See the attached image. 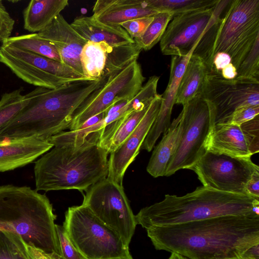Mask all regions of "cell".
Here are the masks:
<instances>
[{
  "label": "cell",
  "instance_id": "60d3db41",
  "mask_svg": "<svg viewBox=\"0 0 259 259\" xmlns=\"http://www.w3.org/2000/svg\"><path fill=\"white\" fill-rule=\"evenodd\" d=\"M131 100H121L114 103L105 111V117L118 111L124 107Z\"/></svg>",
  "mask_w": 259,
  "mask_h": 259
},
{
  "label": "cell",
  "instance_id": "2e32d148",
  "mask_svg": "<svg viewBox=\"0 0 259 259\" xmlns=\"http://www.w3.org/2000/svg\"><path fill=\"white\" fill-rule=\"evenodd\" d=\"M162 101L161 95L152 102L144 116L126 140L114 151L110 153L108 161L107 178L122 185L125 172L135 159L142 145L159 112Z\"/></svg>",
  "mask_w": 259,
  "mask_h": 259
},
{
  "label": "cell",
  "instance_id": "8992f818",
  "mask_svg": "<svg viewBox=\"0 0 259 259\" xmlns=\"http://www.w3.org/2000/svg\"><path fill=\"white\" fill-rule=\"evenodd\" d=\"M231 0H219L211 8L175 15L168 23L160 40L165 55L199 57L209 72L212 70L215 41L223 20L221 14Z\"/></svg>",
  "mask_w": 259,
  "mask_h": 259
},
{
  "label": "cell",
  "instance_id": "f6af8a7d",
  "mask_svg": "<svg viewBox=\"0 0 259 259\" xmlns=\"http://www.w3.org/2000/svg\"><path fill=\"white\" fill-rule=\"evenodd\" d=\"M226 259H239L238 257H233V258H226Z\"/></svg>",
  "mask_w": 259,
  "mask_h": 259
},
{
  "label": "cell",
  "instance_id": "d4e9b609",
  "mask_svg": "<svg viewBox=\"0 0 259 259\" xmlns=\"http://www.w3.org/2000/svg\"><path fill=\"white\" fill-rule=\"evenodd\" d=\"M208 72L207 66L202 59L192 55L180 80L175 104L184 105L200 95Z\"/></svg>",
  "mask_w": 259,
  "mask_h": 259
},
{
  "label": "cell",
  "instance_id": "4fadbf2b",
  "mask_svg": "<svg viewBox=\"0 0 259 259\" xmlns=\"http://www.w3.org/2000/svg\"><path fill=\"white\" fill-rule=\"evenodd\" d=\"M200 95L212 107L214 125L227 123L238 109L259 106V79L236 77L228 80L220 73L209 72Z\"/></svg>",
  "mask_w": 259,
  "mask_h": 259
},
{
  "label": "cell",
  "instance_id": "836d02e7",
  "mask_svg": "<svg viewBox=\"0 0 259 259\" xmlns=\"http://www.w3.org/2000/svg\"><path fill=\"white\" fill-rule=\"evenodd\" d=\"M153 17L137 18L122 23L120 26L129 35L135 39L140 37L153 19Z\"/></svg>",
  "mask_w": 259,
  "mask_h": 259
},
{
  "label": "cell",
  "instance_id": "ac0fdd59",
  "mask_svg": "<svg viewBox=\"0 0 259 259\" xmlns=\"http://www.w3.org/2000/svg\"><path fill=\"white\" fill-rule=\"evenodd\" d=\"M192 53L193 51L184 57L171 56L169 81L161 95L162 101L159 112L142 144V149L150 152L161 134L164 133L169 127L177 90Z\"/></svg>",
  "mask_w": 259,
  "mask_h": 259
},
{
  "label": "cell",
  "instance_id": "ee69618b",
  "mask_svg": "<svg viewBox=\"0 0 259 259\" xmlns=\"http://www.w3.org/2000/svg\"><path fill=\"white\" fill-rule=\"evenodd\" d=\"M110 259H133L132 256L130 257H118V258H113Z\"/></svg>",
  "mask_w": 259,
  "mask_h": 259
},
{
  "label": "cell",
  "instance_id": "cb8c5ba5",
  "mask_svg": "<svg viewBox=\"0 0 259 259\" xmlns=\"http://www.w3.org/2000/svg\"><path fill=\"white\" fill-rule=\"evenodd\" d=\"M68 5V0H32L23 11L24 28L37 33Z\"/></svg>",
  "mask_w": 259,
  "mask_h": 259
},
{
  "label": "cell",
  "instance_id": "f35d334b",
  "mask_svg": "<svg viewBox=\"0 0 259 259\" xmlns=\"http://www.w3.org/2000/svg\"><path fill=\"white\" fill-rule=\"evenodd\" d=\"M238 258L239 259H259V243L246 249Z\"/></svg>",
  "mask_w": 259,
  "mask_h": 259
},
{
  "label": "cell",
  "instance_id": "83f0119b",
  "mask_svg": "<svg viewBox=\"0 0 259 259\" xmlns=\"http://www.w3.org/2000/svg\"><path fill=\"white\" fill-rule=\"evenodd\" d=\"M147 5L159 12L167 11L174 16L198 10L211 8L219 0H146ZM173 16V17H174Z\"/></svg>",
  "mask_w": 259,
  "mask_h": 259
},
{
  "label": "cell",
  "instance_id": "e575fe53",
  "mask_svg": "<svg viewBox=\"0 0 259 259\" xmlns=\"http://www.w3.org/2000/svg\"><path fill=\"white\" fill-rule=\"evenodd\" d=\"M14 24V20L0 0V42L3 43L11 37Z\"/></svg>",
  "mask_w": 259,
  "mask_h": 259
},
{
  "label": "cell",
  "instance_id": "d6a6232c",
  "mask_svg": "<svg viewBox=\"0 0 259 259\" xmlns=\"http://www.w3.org/2000/svg\"><path fill=\"white\" fill-rule=\"evenodd\" d=\"M61 253V259H84L69 239L63 226L55 225Z\"/></svg>",
  "mask_w": 259,
  "mask_h": 259
},
{
  "label": "cell",
  "instance_id": "4316f807",
  "mask_svg": "<svg viewBox=\"0 0 259 259\" xmlns=\"http://www.w3.org/2000/svg\"><path fill=\"white\" fill-rule=\"evenodd\" d=\"M22 89L19 88L4 93L0 100V130L9 122L30 102L33 91L22 94Z\"/></svg>",
  "mask_w": 259,
  "mask_h": 259
},
{
  "label": "cell",
  "instance_id": "e0dca14e",
  "mask_svg": "<svg viewBox=\"0 0 259 259\" xmlns=\"http://www.w3.org/2000/svg\"><path fill=\"white\" fill-rule=\"evenodd\" d=\"M37 34L55 47L63 64L83 75L80 55L88 40L77 33L61 14Z\"/></svg>",
  "mask_w": 259,
  "mask_h": 259
},
{
  "label": "cell",
  "instance_id": "d590c367",
  "mask_svg": "<svg viewBox=\"0 0 259 259\" xmlns=\"http://www.w3.org/2000/svg\"><path fill=\"white\" fill-rule=\"evenodd\" d=\"M258 115L259 106L244 107L235 111L228 123L240 125L244 122L251 120Z\"/></svg>",
  "mask_w": 259,
  "mask_h": 259
},
{
  "label": "cell",
  "instance_id": "484cf974",
  "mask_svg": "<svg viewBox=\"0 0 259 259\" xmlns=\"http://www.w3.org/2000/svg\"><path fill=\"white\" fill-rule=\"evenodd\" d=\"M3 42L62 63L55 47L49 41L39 37L37 33L11 36Z\"/></svg>",
  "mask_w": 259,
  "mask_h": 259
},
{
  "label": "cell",
  "instance_id": "8d00e7d4",
  "mask_svg": "<svg viewBox=\"0 0 259 259\" xmlns=\"http://www.w3.org/2000/svg\"><path fill=\"white\" fill-rule=\"evenodd\" d=\"M231 63L230 56L223 52L216 53L212 61V71L221 74V70Z\"/></svg>",
  "mask_w": 259,
  "mask_h": 259
},
{
  "label": "cell",
  "instance_id": "7402d4cb",
  "mask_svg": "<svg viewBox=\"0 0 259 259\" xmlns=\"http://www.w3.org/2000/svg\"><path fill=\"white\" fill-rule=\"evenodd\" d=\"M70 25L88 41L105 42L113 46L135 42L134 39L121 26L104 24L98 21L92 16L78 17Z\"/></svg>",
  "mask_w": 259,
  "mask_h": 259
},
{
  "label": "cell",
  "instance_id": "7bdbcfd3",
  "mask_svg": "<svg viewBox=\"0 0 259 259\" xmlns=\"http://www.w3.org/2000/svg\"><path fill=\"white\" fill-rule=\"evenodd\" d=\"M167 259H190L176 252H171L170 256Z\"/></svg>",
  "mask_w": 259,
  "mask_h": 259
},
{
  "label": "cell",
  "instance_id": "52a82bcc",
  "mask_svg": "<svg viewBox=\"0 0 259 259\" xmlns=\"http://www.w3.org/2000/svg\"><path fill=\"white\" fill-rule=\"evenodd\" d=\"M84 259H110L132 256L120 236L85 206H73L65 213L63 225Z\"/></svg>",
  "mask_w": 259,
  "mask_h": 259
},
{
  "label": "cell",
  "instance_id": "9a60e30c",
  "mask_svg": "<svg viewBox=\"0 0 259 259\" xmlns=\"http://www.w3.org/2000/svg\"><path fill=\"white\" fill-rule=\"evenodd\" d=\"M141 51L135 42L113 46L105 42L88 41L80 55L83 74L89 79L107 78L137 60Z\"/></svg>",
  "mask_w": 259,
  "mask_h": 259
},
{
  "label": "cell",
  "instance_id": "30bf717a",
  "mask_svg": "<svg viewBox=\"0 0 259 259\" xmlns=\"http://www.w3.org/2000/svg\"><path fill=\"white\" fill-rule=\"evenodd\" d=\"M0 62L24 81L47 89H55L70 81L89 79L58 61L3 42Z\"/></svg>",
  "mask_w": 259,
  "mask_h": 259
},
{
  "label": "cell",
  "instance_id": "ba28073f",
  "mask_svg": "<svg viewBox=\"0 0 259 259\" xmlns=\"http://www.w3.org/2000/svg\"><path fill=\"white\" fill-rule=\"evenodd\" d=\"M227 8L213 54H228L237 69L259 38V0H231Z\"/></svg>",
  "mask_w": 259,
  "mask_h": 259
},
{
  "label": "cell",
  "instance_id": "b9f144b4",
  "mask_svg": "<svg viewBox=\"0 0 259 259\" xmlns=\"http://www.w3.org/2000/svg\"><path fill=\"white\" fill-rule=\"evenodd\" d=\"M221 75L226 79L231 80L234 79L237 75V69L231 63L221 70Z\"/></svg>",
  "mask_w": 259,
  "mask_h": 259
},
{
  "label": "cell",
  "instance_id": "ffe728a7",
  "mask_svg": "<svg viewBox=\"0 0 259 259\" xmlns=\"http://www.w3.org/2000/svg\"><path fill=\"white\" fill-rule=\"evenodd\" d=\"M92 17L104 24L118 26L131 20L153 17L159 11L149 7L146 1L98 0L93 9Z\"/></svg>",
  "mask_w": 259,
  "mask_h": 259
},
{
  "label": "cell",
  "instance_id": "603a6c76",
  "mask_svg": "<svg viewBox=\"0 0 259 259\" xmlns=\"http://www.w3.org/2000/svg\"><path fill=\"white\" fill-rule=\"evenodd\" d=\"M182 114L174 120L155 147L147 166L154 178L165 176L167 166L178 147L182 132Z\"/></svg>",
  "mask_w": 259,
  "mask_h": 259
},
{
  "label": "cell",
  "instance_id": "44dd1931",
  "mask_svg": "<svg viewBox=\"0 0 259 259\" xmlns=\"http://www.w3.org/2000/svg\"><path fill=\"white\" fill-rule=\"evenodd\" d=\"M205 149L206 151L235 157L252 156L240 125L230 123L214 125L207 140Z\"/></svg>",
  "mask_w": 259,
  "mask_h": 259
},
{
  "label": "cell",
  "instance_id": "7c38bea8",
  "mask_svg": "<svg viewBox=\"0 0 259 259\" xmlns=\"http://www.w3.org/2000/svg\"><path fill=\"white\" fill-rule=\"evenodd\" d=\"M145 79L137 60L111 74L75 110L68 129H78L88 119L105 112L117 101L131 100L142 88Z\"/></svg>",
  "mask_w": 259,
  "mask_h": 259
},
{
  "label": "cell",
  "instance_id": "6da1fadb",
  "mask_svg": "<svg viewBox=\"0 0 259 259\" xmlns=\"http://www.w3.org/2000/svg\"><path fill=\"white\" fill-rule=\"evenodd\" d=\"M146 230L157 250L190 259L238 257L259 243V216H221Z\"/></svg>",
  "mask_w": 259,
  "mask_h": 259
},
{
  "label": "cell",
  "instance_id": "f1b7e54d",
  "mask_svg": "<svg viewBox=\"0 0 259 259\" xmlns=\"http://www.w3.org/2000/svg\"><path fill=\"white\" fill-rule=\"evenodd\" d=\"M173 16L171 13L167 11L160 12L154 15L144 33L134 39L135 42L142 50L148 51L152 49L160 40Z\"/></svg>",
  "mask_w": 259,
  "mask_h": 259
},
{
  "label": "cell",
  "instance_id": "9c48e42d",
  "mask_svg": "<svg viewBox=\"0 0 259 259\" xmlns=\"http://www.w3.org/2000/svg\"><path fill=\"white\" fill-rule=\"evenodd\" d=\"M182 132L165 176L181 169H191L206 152L205 144L214 125L212 107L201 95L183 105Z\"/></svg>",
  "mask_w": 259,
  "mask_h": 259
},
{
  "label": "cell",
  "instance_id": "74e56055",
  "mask_svg": "<svg viewBox=\"0 0 259 259\" xmlns=\"http://www.w3.org/2000/svg\"><path fill=\"white\" fill-rule=\"evenodd\" d=\"M245 192L249 196L259 199V170L253 173L246 183Z\"/></svg>",
  "mask_w": 259,
  "mask_h": 259
},
{
  "label": "cell",
  "instance_id": "4dcf8cb0",
  "mask_svg": "<svg viewBox=\"0 0 259 259\" xmlns=\"http://www.w3.org/2000/svg\"><path fill=\"white\" fill-rule=\"evenodd\" d=\"M236 77L255 78L259 79V38L237 69Z\"/></svg>",
  "mask_w": 259,
  "mask_h": 259
},
{
  "label": "cell",
  "instance_id": "ab89813d",
  "mask_svg": "<svg viewBox=\"0 0 259 259\" xmlns=\"http://www.w3.org/2000/svg\"><path fill=\"white\" fill-rule=\"evenodd\" d=\"M27 250L30 259H57L41 250L27 245Z\"/></svg>",
  "mask_w": 259,
  "mask_h": 259
},
{
  "label": "cell",
  "instance_id": "f546056e",
  "mask_svg": "<svg viewBox=\"0 0 259 259\" xmlns=\"http://www.w3.org/2000/svg\"><path fill=\"white\" fill-rule=\"evenodd\" d=\"M0 259H30L27 245L20 236L0 231Z\"/></svg>",
  "mask_w": 259,
  "mask_h": 259
},
{
  "label": "cell",
  "instance_id": "7a4b0ae2",
  "mask_svg": "<svg viewBox=\"0 0 259 259\" xmlns=\"http://www.w3.org/2000/svg\"><path fill=\"white\" fill-rule=\"evenodd\" d=\"M107 78L74 80L53 89L36 87L29 103L0 130V141L31 137L48 141L69 128L75 110Z\"/></svg>",
  "mask_w": 259,
  "mask_h": 259
},
{
  "label": "cell",
  "instance_id": "5b68a950",
  "mask_svg": "<svg viewBox=\"0 0 259 259\" xmlns=\"http://www.w3.org/2000/svg\"><path fill=\"white\" fill-rule=\"evenodd\" d=\"M56 219L45 194L26 186H0V231L17 234L28 245L61 259Z\"/></svg>",
  "mask_w": 259,
  "mask_h": 259
},
{
  "label": "cell",
  "instance_id": "1f68e13d",
  "mask_svg": "<svg viewBox=\"0 0 259 259\" xmlns=\"http://www.w3.org/2000/svg\"><path fill=\"white\" fill-rule=\"evenodd\" d=\"M251 155L259 151V115L240 125Z\"/></svg>",
  "mask_w": 259,
  "mask_h": 259
},
{
  "label": "cell",
  "instance_id": "3957f363",
  "mask_svg": "<svg viewBox=\"0 0 259 259\" xmlns=\"http://www.w3.org/2000/svg\"><path fill=\"white\" fill-rule=\"evenodd\" d=\"M225 215L259 216V199L202 186L181 196L166 194L162 200L142 208L135 219L147 229Z\"/></svg>",
  "mask_w": 259,
  "mask_h": 259
},
{
  "label": "cell",
  "instance_id": "5bb4252c",
  "mask_svg": "<svg viewBox=\"0 0 259 259\" xmlns=\"http://www.w3.org/2000/svg\"><path fill=\"white\" fill-rule=\"evenodd\" d=\"M191 170L203 186L219 191L246 194L245 185L259 170L251 157H235L206 151Z\"/></svg>",
  "mask_w": 259,
  "mask_h": 259
},
{
  "label": "cell",
  "instance_id": "277c9868",
  "mask_svg": "<svg viewBox=\"0 0 259 259\" xmlns=\"http://www.w3.org/2000/svg\"><path fill=\"white\" fill-rule=\"evenodd\" d=\"M102 132L80 146H55L35 162V190L76 189L83 193L90 186L107 178L109 154L99 144Z\"/></svg>",
  "mask_w": 259,
  "mask_h": 259
},
{
  "label": "cell",
  "instance_id": "8fae6325",
  "mask_svg": "<svg viewBox=\"0 0 259 259\" xmlns=\"http://www.w3.org/2000/svg\"><path fill=\"white\" fill-rule=\"evenodd\" d=\"M84 192L82 205L117 233L128 246L137 224L123 186L106 178Z\"/></svg>",
  "mask_w": 259,
  "mask_h": 259
},
{
  "label": "cell",
  "instance_id": "d6986e66",
  "mask_svg": "<svg viewBox=\"0 0 259 259\" xmlns=\"http://www.w3.org/2000/svg\"><path fill=\"white\" fill-rule=\"evenodd\" d=\"M53 147L48 140L33 137L0 141V172L26 165Z\"/></svg>",
  "mask_w": 259,
  "mask_h": 259
}]
</instances>
